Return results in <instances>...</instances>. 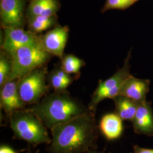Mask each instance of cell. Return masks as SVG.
<instances>
[{"label": "cell", "mask_w": 153, "mask_h": 153, "mask_svg": "<svg viewBox=\"0 0 153 153\" xmlns=\"http://www.w3.org/2000/svg\"><path fill=\"white\" fill-rule=\"evenodd\" d=\"M99 129L108 141L117 140L122 136L124 130L123 120L115 112L107 114L101 118Z\"/></svg>", "instance_id": "4fadbf2b"}, {"label": "cell", "mask_w": 153, "mask_h": 153, "mask_svg": "<svg viewBox=\"0 0 153 153\" xmlns=\"http://www.w3.org/2000/svg\"><path fill=\"white\" fill-rule=\"evenodd\" d=\"M11 71L10 59H9L4 52H1L0 57V86L2 87L9 79Z\"/></svg>", "instance_id": "ac0fdd59"}, {"label": "cell", "mask_w": 153, "mask_h": 153, "mask_svg": "<svg viewBox=\"0 0 153 153\" xmlns=\"http://www.w3.org/2000/svg\"><path fill=\"white\" fill-rule=\"evenodd\" d=\"M131 53L126 59L124 66L109 78L99 80L98 85L93 93L88 108L94 114L96 113L98 105L105 99H113L119 95L121 88L126 80L131 76L130 74L129 61Z\"/></svg>", "instance_id": "8992f818"}, {"label": "cell", "mask_w": 153, "mask_h": 153, "mask_svg": "<svg viewBox=\"0 0 153 153\" xmlns=\"http://www.w3.org/2000/svg\"><path fill=\"white\" fill-rule=\"evenodd\" d=\"M149 86V80L139 79L131 75L122 85L119 95L140 103L146 100Z\"/></svg>", "instance_id": "7c38bea8"}, {"label": "cell", "mask_w": 153, "mask_h": 153, "mask_svg": "<svg viewBox=\"0 0 153 153\" xmlns=\"http://www.w3.org/2000/svg\"><path fill=\"white\" fill-rule=\"evenodd\" d=\"M26 153H40V150H37L35 152H33V150H31V149H28Z\"/></svg>", "instance_id": "cb8c5ba5"}, {"label": "cell", "mask_w": 153, "mask_h": 153, "mask_svg": "<svg viewBox=\"0 0 153 153\" xmlns=\"http://www.w3.org/2000/svg\"><path fill=\"white\" fill-rule=\"evenodd\" d=\"M0 153H18L9 146L2 145L0 147Z\"/></svg>", "instance_id": "7402d4cb"}, {"label": "cell", "mask_w": 153, "mask_h": 153, "mask_svg": "<svg viewBox=\"0 0 153 153\" xmlns=\"http://www.w3.org/2000/svg\"><path fill=\"white\" fill-rule=\"evenodd\" d=\"M68 26H57L40 36L41 43L44 49L52 55L60 59L64 57V52L68 38Z\"/></svg>", "instance_id": "30bf717a"}, {"label": "cell", "mask_w": 153, "mask_h": 153, "mask_svg": "<svg viewBox=\"0 0 153 153\" xmlns=\"http://www.w3.org/2000/svg\"><path fill=\"white\" fill-rule=\"evenodd\" d=\"M4 38L1 48L4 52L11 56L21 47L41 42L40 37L30 31H25L23 28L2 27Z\"/></svg>", "instance_id": "52a82bcc"}, {"label": "cell", "mask_w": 153, "mask_h": 153, "mask_svg": "<svg viewBox=\"0 0 153 153\" xmlns=\"http://www.w3.org/2000/svg\"><path fill=\"white\" fill-rule=\"evenodd\" d=\"M129 1H131L132 4H134L135 2H136L138 0H129Z\"/></svg>", "instance_id": "d4e9b609"}, {"label": "cell", "mask_w": 153, "mask_h": 153, "mask_svg": "<svg viewBox=\"0 0 153 153\" xmlns=\"http://www.w3.org/2000/svg\"><path fill=\"white\" fill-rule=\"evenodd\" d=\"M134 153H153V149L141 148L138 145L133 146Z\"/></svg>", "instance_id": "44dd1931"}, {"label": "cell", "mask_w": 153, "mask_h": 153, "mask_svg": "<svg viewBox=\"0 0 153 153\" xmlns=\"http://www.w3.org/2000/svg\"><path fill=\"white\" fill-rule=\"evenodd\" d=\"M60 8L59 0H29L27 16H56Z\"/></svg>", "instance_id": "5bb4252c"}, {"label": "cell", "mask_w": 153, "mask_h": 153, "mask_svg": "<svg viewBox=\"0 0 153 153\" xmlns=\"http://www.w3.org/2000/svg\"><path fill=\"white\" fill-rule=\"evenodd\" d=\"M30 31L35 33H40L55 26L57 16H34L27 17Z\"/></svg>", "instance_id": "2e32d148"}, {"label": "cell", "mask_w": 153, "mask_h": 153, "mask_svg": "<svg viewBox=\"0 0 153 153\" xmlns=\"http://www.w3.org/2000/svg\"><path fill=\"white\" fill-rule=\"evenodd\" d=\"M115 105V113L123 120H131L137 111L138 103L123 95H118L113 99Z\"/></svg>", "instance_id": "9a60e30c"}, {"label": "cell", "mask_w": 153, "mask_h": 153, "mask_svg": "<svg viewBox=\"0 0 153 153\" xmlns=\"http://www.w3.org/2000/svg\"><path fill=\"white\" fill-rule=\"evenodd\" d=\"M29 108L38 116L49 129L85 115L91 111L67 91L47 94L37 104Z\"/></svg>", "instance_id": "7a4b0ae2"}, {"label": "cell", "mask_w": 153, "mask_h": 153, "mask_svg": "<svg viewBox=\"0 0 153 153\" xmlns=\"http://www.w3.org/2000/svg\"><path fill=\"white\" fill-rule=\"evenodd\" d=\"M14 138L23 140L35 148L41 144L49 145L52 139L43 122L29 108L15 112L8 119Z\"/></svg>", "instance_id": "3957f363"}, {"label": "cell", "mask_w": 153, "mask_h": 153, "mask_svg": "<svg viewBox=\"0 0 153 153\" xmlns=\"http://www.w3.org/2000/svg\"><path fill=\"white\" fill-rule=\"evenodd\" d=\"M52 56L44 49L41 42L17 49L10 56L11 71L8 81L21 79L35 69L44 66Z\"/></svg>", "instance_id": "277c9868"}, {"label": "cell", "mask_w": 153, "mask_h": 153, "mask_svg": "<svg viewBox=\"0 0 153 153\" xmlns=\"http://www.w3.org/2000/svg\"><path fill=\"white\" fill-rule=\"evenodd\" d=\"M49 86L53 88L55 92H64L66 91L70 84L64 81L60 77L55 74L54 71H52L47 76Z\"/></svg>", "instance_id": "d6986e66"}, {"label": "cell", "mask_w": 153, "mask_h": 153, "mask_svg": "<svg viewBox=\"0 0 153 153\" xmlns=\"http://www.w3.org/2000/svg\"><path fill=\"white\" fill-rule=\"evenodd\" d=\"M47 71L46 67L39 68L18 81V92L26 105L38 103L48 92L50 86L47 83Z\"/></svg>", "instance_id": "5b68a950"}, {"label": "cell", "mask_w": 153, "mask_h": 153, "mask_svg": "<svg viewBox=\"0 0 153 153\" xmlns=\"http://www.w3.org/2000/svg\"><path fill=\"white\" fill-rule=\"evenodd\" d=\"M95 115L90 111L51 129L48 153H87L97 149L99 129Z\"/></svg>", "instance_id": "6da1fadb"}, {"label": "cell", "mask_w": 153, "mask_h": 153, "mask_svg": "<svg viewBox=\"0 0 153 153\" xmlns=\"http://www.w3.org/2000/svg\"><path fill=\"white\" fill-rule=\"evenodd\" d=\"M132 4L129 0H107L103 11L113 9H124Z\"/></svg>", "instance_id": "ffe728a7"}, {"label": "cell", "mask_w": 153, "mask_h": 153, "mask_svg": "<svg viewBox=\"0 0 153 153\" xmlns=\"http://www.w3.org/2000/svg\"><path fill=\"white\" fill-rule=\"evenodd\" d=\"M18 81H8L1 87V108L4 111L7 120L15 112L26 108V104L23 102L18 92Z\"/></svg>", "instance_id": "9c48e42d"}, {"label": "cell", "mask_w": 153, "mask_h": 153, "mask_svg": "<svg viewBox=\"0 0 153 153\" xmlns=\"http://www.w3.org/2000/svg\"><path fill=\"white\" fill-rule=\"evenodd\" d=\"M61 59V68L69 74L79 75L81 68L85 65L84 61L74 55H66Z\"/></svg>", "instance_id": "e0dca14e"}, {"label": "cell", "mask_w": 153, "mask_h": 153, "mask_svg": "<svg viewBox=\"0 0 153 153\" xmlns=\"http://www.w3.org/2000/svg\"><path fill=\"white\" fill-rule=\"evenodd\" d=\"M25 0H1L2 27L22 28L24 24Z\"/></svg>", "instance_id": "ba28073f"}, {"label": "cell", "mask_w": 153, "mask_h": 153, "mask_svg": "<svg viewBox=\"0 0 153 153\" xmlns=\"http://www.w3.org/2000/svg\"><path fill=\"white\" fill-rule=\"evenodd\" d=\"M131 123L136 134L153 137V110L150 102L145 100L138 103Z\"/></svg>", "instance_id": "8fae6325"}, {"label": "cell", "mask_w": 153, "mask_h": 153, "mask_svg": "<svg viewBox=\"0 0 153 153\" xmlns=\"http://www.w3.org/2000/svg\"><path fill=\"white\" fill-rule=\"evenodd\" d=\"M87 153H104V152H100V151H98V150H97V149H91V150H89Z\"/></svg>", "instance_id": "603a6c76"}]
</instances>
